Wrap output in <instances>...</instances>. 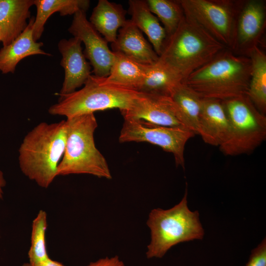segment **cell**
Segmentation results:
<instances>
[{"label": "cell", "instance_id": "7402d4cb", "mask_svg": "<svg viewBox=\"0 0 266 266\" xmlns=\"http://www.w3.org/2000/svg\"><path fill=\"white\" fill-rule=\"evenodd\" d=\"M88 0H34L36 15L33 26L35 41L41 36L45 23L53 13L59 12L61 16L74 14L78 11H86L90 6Z\"/></svg>", "mask_w": 266, "mask_h": 266}, {"label": "cell", "instance_id": "d6a6232c", "mask_svg": "<svg viewBox=\"0 0 266 266\" xmlns=\"http://www.w3.org/2000/svg\"></svg>", "mask_w": 266, "mask_h": 266}, {"label": "cell", "instance_id": "1f68e13d", "mask_svg": "<svg viewBox=\"0 0 266 266\" xmlns=\"http://www.w3.org/2000/svg\"></svg>", "mask_w": 266, "mask_h": 266}, {"label": "cell", "instance_id": "4fadbf2b", "mask_svg": "<svg viewBox=\"0 0 266 266\" xmlns=\"http://www.w3.org/2000/svg\"><path fill=\"white\" fill-rule=\"evenodd\" d=\"M81 41L77 37L63 39L58 44L65 70L62 87L58 95L70 94L84 85L91 75V66L83 54Z\"/></svg>", "mask_w": 266, "mask_h": 266}, {"label": "cell", "instance_id": "2e32d148", "mask_svg": "<svg viewBox=\"0 0 266 266\" xmlns=\"http://www.w3.org/2000/svg\"><path fill=\"white\" fill-rule=\"evenodd\" d=\"M34 0H0V37L3 46L9 44L25 29Z\"/></svg>", "mask_w": 266, "mask_h": 266}, {"label": "cell", "instance_id": "9c48e42d", "mask_svg": "<svg viewBox=\"0 0 266 266\" xmlns=\"http://www.w3.org/2000/svg\"><path fill=\"white\" fill-rule=\"evenodd\" d=\"M195 135L185 128L162 126L140 120L125 119L119 141L121 143L146 142L158 146L173 155L177 166L184 168L185 145Z\"/></svg>", "mask_w": 266, "mask_h": 266}, {"label": "cell", "instance_id": "4316f807", "mask_svg": "<svg viewBox=\"0 0 266 266\" xmlns=\"http://www.w3.org/2000/svg\"><path fill=\"white\" fill-rule=\"evenodd\" d=\"M245 266H266V238L252 251Z\"/></svg>", "mask_w": 266, "mask_h": 266}, {"label": "cell", "instance_id": "52a82bcc", "mask_svg": "<svg viewBox=\"0 0 266 266\" xmlns=\"http://www.w3.org/2000/svg\"><path fill=\"white\" fill-rule=\"evenodd\" d=\"M227 114L230 132L220 146L225 155L249 154L266 139V117L247 95L221 100Z\"/></svg>", "mask_w": 266, "mask_h": 266}, {"label": "cell", "instance_id": "7c38bea8", "mask_svg": "<svg viewBox=\"0 0 266 266\" xmlns=\"http://www.w3.org/2000/svg\"><path fill=\"white\" fill-rule=\"evenodd\" d=\"M121 113L124 119L140 120L156 125L184 128L177 118L170 97L138 92L131 107Z\"/></svg>", "mask_w": 266, "mask_h": 266}, {"label": "cell", "instance_id": "44dd1931", "mask_svg": "<svg viewBox=\"0 0 266 266\" xmlns=\"http://www.w3.org/2000/svg\"><path fill=\"white\" fill-rule=\"evenodd\" d=\"M169 97L181 124L198 134L202 98L182 83L173 88Z\"/></svg>", "mask_w": 266, "mask_h": 266}, {"label": "cell", "instance_id": "cb8c5ba5", "mask_svg": "<svg viewBox=\"0 0 266 266\" xmlns=\"http://www.w3.org/2000/svg\"><path fill=\"white\" fill-rule=\"evenodd\" d=\"M182 81L158 60L147 65L146 75L137 92L169 97L173 88Z\"/></svg>", "mask_w": 266, "mask_h": 266}, {"label": "cell", "instance_id": "5b68a950", "mask_svg": "<svg viewBox=\"0 0 266 266\" xmlns=\"http://www.w3.org/2000/svg\"><path fill=\"white\" fill-rule=\"evenodd\" d=\"M199 216L198 211H192L188 206L187 189L181 201L172 208L152 209L147 221L151 232L147 258H161L180 243L201 240L204 232Z\"/></svg>", "mask_w": 266, "mask_h": 266}, {"label": "cell", "instance_id": "277c9868", "mask_svg": "<svg viewBox=\"0 0 266 266\" xmlns=\"http://www.w3.org/2000/svg\"><path fill=\"white\" fill-rule=\"evenodd\" d=\"M65 152L57 169V176L86 174L112 178L108 164L96 146L94 133L98 123L94 113L66 119Z\"/></svg>", "mask_w": 266, "mask_h": 266}, {"label": "cell", "instance_id": "e0dca14e", "mask_svg": "<svg viewBox=\"0 0 266 266\" xmlns=\"http://www.w3.org/2000/svg\"><path fill=\"white\" fill-rule=\"evenodd\" d=\"M34 19L32 18L30 20L27 27L17 38L0 50V71L2 73H14L18 63L28 56L37 54L50 55L41 49L43 43L33 39Z\"/></svg>", "mask_w": 266, "mask_h": 266}, {"label": "cell", "instance_id": "d4e9b609", "mask_svg": "<svg viewBox=\"0 0 266 266\" xmlns=\"http://www.w3.org/2000/svg\"><path fill=\"white\" fill-rule=\"evenodd\" d=\"M148 7L163 25L166 37L174 33L184 14L178 0H146Z\"/></svg>", "mask_w": 266, "mask_h": 266}, {"label": "cell", "instance_id": "ba28073f", "mask_svg": "<svg viewBox=\"0 0 266 266\" xmlns=\"http://www.w3.org/2000/svg\"><path fill=\"white\" fill-rule=\"evenodd\" d=\"M184 15L227 48L232 47L235 23L243 0H178Z\"/></svg>", "mask_w": 266, "mask_h": 266}, {"label": "cell", "instance_id": "9a60e30c", "mask_svg": "<svg viewBox=\"0 0 266 266\" xmlns=\"http://www.w3.org/2000/svg\"><path fill=\"white\" fill-rule=\"evenodd\" d=\"M111 47L113 52L121 53L145 65L152 64L159 59L152 45L130 19L119 30L116 39L111 43Z\"/></svg>", "mask_w": 266, "mask_h": 266}, {"label": "cell", "instance_id": "7a4b0ae2", "mask_svg": "<svg viewBox=\"0 0 266 266\" xmlns=\"http://www.w3.org/2000/svg\"><path fill=\"white\" fill-rule=\"evenodd\" d=\"M251 71L249 57L226 48L182 83L201 98L224 100L247 94Z\"/></svg>", "mask_w": 266, "mask_h": 266}, {"label": "cell", "instance_id": "603a6c76", "mask_svg": "<svg viewBox=\"0 0 266 266\" xmlns=\"http://www.w3.org/2000/svg\"><path fill=\"white\" fill-rule=\"evenodd\" d=\"M252 71L247 95L257 109L263 114L266 113V55L260 46L249 53Z\"/></svg>", "mask_w": 266, "mask_h": 266}, {"label": "cell", "instance_id": "8fae6325", "mask_svg": "<svg viewBox=\"0 0 266 266\" xmlns=\"http://www.w3.org/2000/svg\"><path fill=\"white\" fill-rule=\"evenodd\" d=\"M266 19V0H243L237 17L230 50L236 54L248 56L254 47L259 46Z\"/></svg>", "mask_w": 266, "mask_h": 266}, {"label": "cell", "instance_id": "5bb4252c", "mask_svg": "<svg viewBox=\"0 0 266 266\" xmlns=\"http://www.w3.org/2000/svg\"><path fill=\"white\" fill-rule=\"evenodd\" d=\"M230 132L229 118L222 101L202 98L198 134L209 145L220 146Z\"/></svg>", "mask_w": 266, "mask_h": 266}, {"label": "cell", "instance_id": "484cf974", "mask_svg": "<svg viewBox=\"0 0 266 266\" xmlns=\"http://www.w3.org/2000/svg\"><path fill=\"white\" fill-rule=\"evenodd\" d=\"M47 216L43 210H40L33 221L31 246L28 252L29 264L37 266L49 258L46 243Z\"/></svg>", "mask_w": 266, "mask_h": 266}, {"label": "cell", "instance_id": "83f0119b", "mask_svg": "<svg viewBox=\"0 0 266 266\" xmlns=\"http://www.w3.org/2000/svg\"><path fill=\"white\" fill-rule=\"evenodd\" d=\"M87 266H125L118 256L105 257L90 263Z\"/></svg>", "mask_w": 266, "mask_h": 266}, {"label": "cell", "instance_id": "3957f363", "mask_svg": "<svg viewBox=\"0 0 266 266\" xmlns=\"http://www.w3.org/2000/svg\"><path fill=\"white\" fill-rule=\"evenodd\" d=\"M226 48L184 15L176 30L166 37L158 61L183 82Z\"/></svg>", "mask_w": 266, "mask_h": 266}, {"label": "cell", "instance_id": "f546056e", "mask_svg": "<svg viewBox=\"0 0 266 266\" xmlns=\"http://www.w3.org/2000/svg\"><path fill=\"white\" fill-rule=\"evenodd\" d=\"M37 266H65L62 264L52 260L50 258L44 262L41 263Z\"/></svg>", "mask_w": 266, "mask_h": 266}, {"label": "cell", "instance_id": "f1b7e54d", "mask_svg": "<svg viewBox=\"0 0 266 266\" xmlns=\"http://www.w3.org/2000/svg\"><path fill=\"white\" fill-rule=\"evenodd\" d=\"M6 186V180L3 173L0 169V202L2 200L3 196V189Z\"/></svg>", "mask_w": 266, "mask_h": 266}, {"label": "cell", "instance_id": "6da1fadb", "mask_svg": "<svg viewBox=\"0 0 266 266\" xmlns=\"http://www.w3.org/2000/svg\"><path fill=\"white\" fill-rule=\"evenodd\" d=\"M66 121L41 122L24 136L18 149L21 172L38 186L47 188L57 177L65 152Z\"/></svg>", "mask_w": 266, "mask_h": 266}, {"label": "cell", "instance_id": "4dcf8cb0", "mask_svg": "<svg viewBox=\"0 0 266 266\" xmlns=\"http://www.w3.org/2000/svg\"><path fill=\"white\" fill-rule=\"evenodd\" d=\"M21 266H32L29 263H24Z\"/></svg>", "mask_w": 266, "mask_h": 266}, {"label": "cell", "instance_id": "30bf717a", "mask_svg": "<svg viewBox=\"0 0 266 266\" xmlns=\"http://www.w3.org/2000/svg\"><path fill=\"white\" fill-rule=\"evenodd\" d=\"M68 30L73 37L83 42V54L93 67L94 75L101 78L108 76L115 54L108 47V42L87 19L86 11L80 10L74 14Z\"/></svg>", "mask_w": 266, "mask_h": 266}, {"label": "cell", "instance_id": "ac0fdd59", "mask_svg": "<svg viewBox=\"0 0 266 266\" xmlns=\"http://www.w3.org/2000/svg\"><path fill=\"white\" fill-rule=\"evenodd\" d=\"M127 13L120 4L99 0L89 21L108 42L112 43L116 39L119 30L127 22Z\"/></svg>", "mask_w": 266, "mask_h": 266}, {"label": "cell", "instance_id": "ffe728a7", "mask_svg": "<svg viewBox=\"0 0 266 266\" xmlns=\"http://www.w3.org/2000/svg\"><path fill=\"white\" fill-rule=\"evenodd\" d=\"M128 3L131 21L146 35L154 51L159 56L166 37L164 28L150 10L146 0H130Z\"/></svg>", "mask_w": 266, "mask_h": 266}, {"label": "cell", "instance_id": "8992f818", "mask_svg": "<svg viewBox=\"0 0 266 266\" xmlns=\"http://www.w3.org/2000/svg\"><path fill=\"white\" fill-rule=\"evenodd\" d=\"M137 93L134 90L104 84L101 77L91 75L82 89L59 95L58 102L49 108L48 113L69 119L109 109L118 108L122 112L131 107Z\"/></svg>", "mask_w": 266, "mask_h": 266}, {"label": "cell", "instance_id": "d6986e66", "mask_svg": "<svg viewBox=\"0 0 266 266\" xmlns=\"http://www.w3.org/2000/svg\"><path fill=\"white\" fill-rule=\"evenodd\" d=\"M114 53V63L108 76L101 78L102 83L137 91L145 78L148 65L137 63L121 53Z\"/></svg>", "mask_w": 266, "mask_h": 266}]
</instances>
